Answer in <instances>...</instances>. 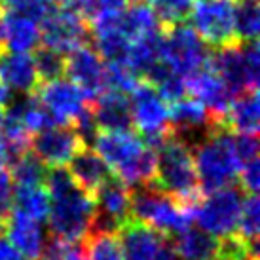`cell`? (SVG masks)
I'll use <instances>...</instances> for the list:
<instances>
[{
    "instance_id": "1",
    "label": "cell",
    "mask_w": 260,
    "mask_h": 260,
    "mask_svg": "<svg viewBox=\"0 0 260 260\" xmlns=\"http://www.w3.org/2000/svg\"><path fill=\"white\" fill-rule=\"evenodd\" d=\"M44 184L50 194V213L46 220L51 236L63 239L87 238L95 215L93 196L74 182L67 167H50Z\"/></svg>"
},
{
    "instance_id": "2",
    "label": "cell",
    "mask_w": 260,
    "mask_h": 260,
    "mask_svg": "<svg viewBox=\"0 0 260 260\" xmlns=\"http://www.w3.org/2000/svg\"><path fill=\"white\" fill-rule=\"evenodd\" d=\"M95 152L125 186L154 184L156 152L133 131H99L93 141Z\"/></svg>"
},
{
    "instance_id": "3",
    "label": "cell",
    "mask_w": 260,
    "mask_h": 260,
    "mask_svg": "<svg viewBox=\"0 0 260 260\" xmlns=\"http://www.w3.org/2000/svg\"><path fill=\"white\" fill-rule=\"evenodd\" d=\"M156 177L154 186L173 196L177 202L186 207H194L202 198V188L196 175L192 148L173 137L167 135L156 148Z\"/></svg>"
},
{
    "instance_id": "4",
    "label": "cell",
    "mask_w": 260,
    "mask_h": 260,
    "mask_svg": "<svg viewBox=\"0 0 260 260\" xmlns=\"http://www.w3.org/2000/svg\"><path fill=\"white\" fill-rule=\"evenodd\" d=\"M192 158L202 192L230 186L238 179L239 164L230 145V129L224 123L192 146Z\"/></svg>"
},
{
    "instance_id": "5",
    "label": "cell",
    "mask_w": 260,
    "mask_h": 260,
    "mask_svg": "<svg viewBox=\"0 0 260 260\" xmlns=\"http://www.w3.org/2000/svg\"><path fill=\"white\" fill-rule=\"evenodd\" d=\"M131 218L166 236H177L190 228L192 209L154 184L131 190Z\"/></svg>"
},
{
    "instance_id": "6",
    "label": "cell",
    "mask_w": 260,
    "mask_h": 260,
    "mask_svg": "<svg viewBox=\"0 0 260 260\" xmlns=\"http://www.w3.org/2000/svg\"><path fill=\"white\" fill-rule=\"evenodd\" d=\"M207 65L228 86L232 95L256 89L260 76V53L256 42H236L217 48Z\"/></svg>"
},
{
    "instance_id": "7",
    "label": "cell",
    "mask_w": 260,
    "mask_h": 260,
    "mask_svg": "<svg viewBox=\"0 0 260 260\" xmlns=\"http://www.w3.org/2000/svg\"><path fill=\"white\" fill-rule=\"evenodd\" d=\"M243 198V190L234 184L207 192V196L200 198L192 207V220L215 238L236 234Z\"/></svg>"
},
{
    "instance_id": "8",
    "label": "cell",
    "mask_w": 260,
    "mask_h": 260,
    "mask_svg": "<svg viewBox=\"0 0 260 260\" xmlns=\"http://www.w3.org/2000/svg\"><path fill=\"white\" fill-rule=\"evenodd\" d=\"M211 51L192 27L184 23L167 27L161 44V59L175 74L186 80L209 63Z\"/></svg>"
},
{
    "instance_id": "9",
    "label": "cell",
    "mask_w": 260,
    "mask_h": 260,
    "mask_svg": "<svg viewBox=\"0 0 260 260\" xmlns=\"http://www.w3.org/2000/svg\"><path fill=\"white\" fill-rule=\"evenodd\" d=\"M131 118L141 139L146 145L156 146L169 135V103L148 82H139L129 93Z\"/></svg>"
},
{
    "instance_id": "10",
    "label": "cell",
    "mask_w": 260,
    "mask_h": 260,
    "mask_svg": "<svg viewBox=\"0 0 260 260\" xmlns=\"http://www.w3.org/2000/svg\"><path fill=\"white\" fill-rule=\"evenodd\" d=\"M198 37L213 48L236 44L234 0H198L190 12Z\"/></svg>"
},
{
    "instance_id": "11",
    "label": "cell",
    "mask_w": 260,
    "mask_h": 260,
    "mask_svg": "<svg viewBox=\"0 0 260 260\" xmlns=\"http://www.w3.org/2000/svg\"><path fill=\"white\" fill-rule=\"evenodd\" d=\"M222 123L194 97H182L169 107V133L190 148Z\"/></svg>"
},
{
    "instance_id": "12",
    "label": "cell",
    "mask_w": 260,
    "mask_h": 260,
    "mask_svg": "<svg viewBox=\"0 0 260 260\" xmlns=\"http://www.w3.org/2000/svg\"><path fill=\"white\" fill-rule=\"evenodd\" d=\"M125 260H179L169 236L129 218L118 230Z\"/></svg>"
},
{
    "instance_id": "13",
    "label": "cell",
    "mask_w": 260,
    "mask_h": 260,
    "mask_svg": "<svg viewBox=\"0 0 260 260\" xmlns=\"http://www.w3.org/2000/svg\"><path fill=\"white\" fill-rule=\"evenodd\" d=\"M93 200L95 215L89 234L91 232L118 234V230L131 218V188L114 177H110L95 192Z\"/></svg>"
},
{
    "instance_id": "14",
    "label": "cell",
    "mask_w": 260,
    "mask_h": 260,
    "mask_svg": "<svg viewBox=\"0 0 260 260\" xmlns=\"http://www.w3.org/2000/svg\"><path fill=\"white\" fill-rule=\"evenodd\" d=\"M89 37V25L80 15L57 6L40 23V42L59 53H71L84 46Z\"/></svg>"
},
{
    "instance_id": "15",
    "label": "cell",
    "mask_w": 260,
    "mask_h": 260,
    "mask_svg": "<svg viewBox=\"0 0 260 260\" xmlns=\"http://www.w3.org/2000/svg\"><path fill=\"white\" fill-rule=\"evenodd\" d=\"M37 97L59 125H71L87 107V97L69 78H57L40 82Z\"/></svg>"
},
{
    "instance_id": "16",
    "label": "cell",
    "mask_w": 260,
    "mask_h": 260,
    "mask_svg": "<svg viewBox=\"0 0 260 260\" xmlns=\"http://www.w3.org/2000/svg\"><path fill=\"white\" fill-rule=\"evenodd\" d=\"M84 148L73 125H50L30 137V152L46 167H65Z\"/></svg>"
},
{
    "instance_id": "17",
    "label": "cell",
    "mask_w": 260,
    "mask_h": 260,
    "mask_svg": "<svg viewBox=\"0 0 260 260\" xmlns=\"http://www.w3.org/2000/svg\"><path fill=\"white\" fill-rule=\"evenodd\" d=\"M65 74L84 91L87 101H93L97 95L107 91V63L86 44L67 53Z\"/></svg>"
},
{
    "instance_id": "18",
    "label": "cell",
    "mask_w": 260,
    "mask_h": 260,
    "mask_svg": "<svg viewBox=\"0 0 260 260\" xmlns=\"http://www.w3.org/2000/svg\"><path fill=\"white\" fill-rule=\"evenodd\" d=\"M186 89L188 93L194 95V99L202 103L215 118L224 122V116H226V110L230 107L234 95L209 65L203 67L202 71L194 73L192 76H188Z\"/></svg>"
},
{
    "instance_id": "19",
    "label": "cell",
    "mask_w": 260,
    "mask_h": 260,
    "mask_svg": "<svg viewBox=\"0 0 260 260\" xmlns=\"http://www.w3.org/2000/svg\"><path fill=\"white\" fill-rule=\"evenodd\" d=\"M0 82L19 95H30L37 91L40 78H38L35 61L29 53L21 51H0Z\"/></svg>"
},
{
    "instance_id": "20",
    "label": "cell",
    "mask_w": 260,
    "mask_h": 260,
    "mask_svg": "<svg viewBox=\"0 0 260 260\" xmlns=\"http://www.w3.org/2000/svg\"><path fill=\"white\" fill-rule=\"evenodd\" d=\"M89 109L99 131H129L133 127L129 95L107 89L95 97Z\"/></svg>"
},
{
    "instance_id": "21",
    "label": "cell",
    "mask_w": 260,
    "mask_h": 260,
    "mask_svg": "<svg viewBox=\"0 0 260 260\" xmlns=\"http://www.w3.org/2000/svg\"><path fill=\"white\" fill-rule=\"evenodd\" d=\"M8 241L25 260H38L44 247V230L42 224L19 213H12L4 228Z\"/></svg>"
},
{
    "instance_id": "22",
    "label": "cell",
    "mask_w": 260,
    "mask_h": 260,
    "mask_svg": "<svg viewBox=\"0 0 260 260\" xmlns=\"http://www.w3.org/2000/svg\"><path fill=\"white\" fill-rule=\"evenodd\" d=\"M69 173L80 188H84L87 194L91 196L112 177V171L109 169V166L89 146H84L69 161Z\"/></svg>"
},
{
    "instance_id": "23",
    "label": "cell",
    "mask_w": 260,
    "mask_h": 260,
    "mask_svg": "<svg viewBox=\"0 0 260 260\" xmlns=\"http://www.w3.org/2000/svg\"><path fill=\"white\" fill-rule=\"evenodd\" d=\"M40 44V25L32 19L4 12L2 15V46L10 51L37 50Z\"/></svg>"
},
{
    "instance_id": "24",
    "label": "cell",
    "mask_w": 260,
    "mask_h": 260,
    "mask_svg": "<svg viewBox=\"0 0 260 260\" xmlns=\"http://www.w3.org/2000/svg\"><path fill=\"white\" fill-rule=\"evenodd\" d=\"M260 122L258 91L249 89L232 97L230 107L224 116V125L236 133H256Z\"/></svg>"
},
{
    "instance_id": "25",
    "label": "cell",
    "mask_w": 260,
    "mask_h": 260,
    "mask_svg": "<svg viewBox=\"0 0 260 260\" xmlns=\"http://www.w3.org/2000/svg\"><path fill=\"white\" fill-rule=\"evenodd\" d=\"M177 258L181 260H207L215 256L218 251V238L211 236L202 228H186L177 234L173 241Z\"/></svg>"
},
{
    "instance_id": "26",
    "label": "cell",
    "mask_w": 260,
    "mask_h": 260,
    "mask_svg": "<svg viewBox=\"0 0 260 260\" xmlns=\"http://www.w3.org/2000/svg\"><path fill=\"white\" fill-rule=\"evenodd\" d=\"M120 23H122V30L127 35L129 40L161 30V23L156 12L152 10L150 4H146L143 0H133L129 6L122 8Z\"/></svg>"
},
{
    "instance_id": "27",
    "label": "cell",
    "mask_w": 260,
    "mask_h": 260,
    "mask_svg": "<svg viewBox=\"0 0 260 260\" xmlns=\"http://www.w3.org/2000/svg\"><path fill=\"white\" fill-rule=\"evenodd\" d=\"M14 211L42 222L50 213V194L46 186H14Z\"/></svg>"
},
{
    "instance_id": "28",
    "label": "cell",
    "mask_w": 260,
    "mask_h": 260,
    "mask_svg": "<svg viewBox=\"0 0 260 260\" xmlns=\"http://www.w3.org/2000/svg\"><path fill=\"white\" fill-rule=\"evenodd\" d=\"M12 171H8L14 186H42L48 175V167L32 154L30 150L19 154L17 158L8 161Z\"/></svg>"
},
{
    "instance_id": "29",
    "label": "cell",
    "mask_w": 260,
    "mask_h": 260,
    "mask_svg": "<svg viewBox=\"0 0 260 260\" xmlns=\"http://www.w3.org/2000/svg\"><path fill=\"white\" fill-rule=\"evenodd\" d=\"M84 251H86V260H125L120 236L112 232L87 234Z\"/></svg>"
},
{
    "instance_id": "30",
    "label": "cell",
    "mask_w": 260,
    "mask_h": 260,
    "mask_svg": "<svg viewBox=\"0 0 260 260\" xmlns=\"http://www.w3.org/2000/svg\"><path fill=\"white\" fill-rule=\"evenodd\" d=\"M260 30V10L256 2L234 4V32L238 42H256Z\"/></svg>"
},
{
    "instance_id": "31",
    "label": "cell",
    "mask_w": 260,
    "mask_h": 260,
    "mask_svg": "<svg viewBox=\"0 0 260 260\" xmlns=\"http://www.w3.org/2000/svg\"><path fill=\"white\" fill-rule=\"evenodd\" d=\"M258 232H260V203L256 194H245L243 203H241V211H239L238 226H236V234L239 238L251 243V245H258Z\"/></svg>"
},
{
    "instance_id": "32",
    "label": "cell",
    "mask_w": 260,
    "mask_h": 260,
    "mask_svg": "<svg viewBox=\"0 0 260 260\" xmlns=\"http://www.w3.org/2000/svg\"><path fill=\"white\" fill-rule=\"evenodd\" d=\"M57 6L59 0H0V8H4V12L32 19L38 25Z\"/></svg>"
},
{
    "instance_id": "33",
    "label": "cell",
    "mask_w": 260,
    "mask_h": 260,
    "mask_svg": "<svg viewBox=\"0 0 260 260\" xmlns=\"http://www.w3.org/2000/svg\"><path fill=\"white\" fill-rule=\"evenodd\" d=\"M38 260H86V251L82 239H63L51 236L48 243H44Z\"/></svg>"
},
{
    "instance_id": "34",
    "label": "cell",
    "mask_w": 260,
    "mask_h": 260,
    "mask_svg": "<svg viewBox=\"0 0 260 260\" xmlns=\"http://www.w3.org/2000/svg\"><path fill=\"white\" fill-rule=\"evenodd\" d=\"M161 27H173L190 17L196 0H150Z\"/></svg>"
},
{
    "instance_id": "35",
    "label": "cell",
    "mask_w": 260,
    "mask_h": 260,
    "mask_svg": "<svg viewBox=\"0 0 260 260\" xmlns=\"http://www.w3.org/2000/svg\"><path fill=\"white\" fill-rule=\"evenodd\" d=\"M35 67L40 82H50V80H57L61 76H65V55L59 53L50 48H38L35 53Z\"/></svg>"
},
{
    "instance_id": "36",
    "label": "cell",
    "mask_w": 260,
    "mask_h": 260,
    "mask_svg": "<svg viewBox=\"0 0 260 260\" xmlns=\"http://www.w3.org/2000/svg\"><path fill=\"white\" fill-rule=\"evenodd\" d=\"M230 145L239 167L258 158V139L256 133H236L230 131Z\"/></svg>"
},
{
    "instance_id": "37",
    "label": "cell",
    "mask_w": 260,
    "mask_h": 260,
    "mask_svg": "<svg viewBox=\"0 0 260 260\" xmlns=\"http://www.w3.org/2000/svg\"><path fill=\"white\" fill-rule=\"evenodd\" d=\"M12 213H14V181L4 169L0 171V232H4Z\"/></svg>"
},
{
    "instance_id": "38",
    "label": "cell",
    "mask_w": 260,
    "mask_h": 260,
    "mask_svg": "<svg viewBox=\"0 0 260 260\" xmlns=\"http://www.w3.org/2000/svg\"><path fill=\"white\" fill-rule=\"evenodd\" d=\"M241 190H245V194H258L260 188V164L258 158L253 161H247L239 167L238 171Z\"/></svg>"
},
{
    "instance_id": "39",
    "label": "cell",
    "mask_w": 260,
    "mask_h": 260,
    "mask_svg": "<svg viewBox=\"0 0 260 260\" xmlns=\"http://www.w3.org/2000/svg\"><path fill=\"white\" fill-rule=\"evenodd\" d=\"M0 260H25L21 254L15 251L14 245L8 241L4 232H0Z\"/></svg>"
},
{
    "instance_id": "40",
    "label": "cell",
    "mask_w": 260,
    "mask_h": 260,
    "mask_svg": "<svg viewBox=\"0 0 260 260\" xmlns=\"http://www.w3.org/2000/svg\"><path fill=\"white\" fill-rule=\"evenodd\" d=\"M97 2V12L99 10H122L125 8L127 0H95Z\"/></svg>"
},
{
    "instance_id": "41",
    "label": "cell",
    "mask_w": 260,
    "mask_h": 260,
    "mask_svg": "<svg viewBox=\"0 0 260 260\" xmlns=\"http://www.w3.org/2000/svg\"><path fill=\"white\" fill-rule=\"evenodd\" d=\"M10 99H12V91L0 82V107H6L8 103H10Z\"/></svg>"
},
{
    "instance_id": "42",
    "label": "cell",
    "mask_w": 260,
    "mask_h": 260,
    "mask_svg": "<svg viewBox=\"0 0 260 260\" xmlns=\"http://www.w3.org/2000/svg\"><path fill=\"white\" fill-rule=\"evenodd\" d=\"M6 166H8V152L4 148V145L0 143V171H4Z\"/></svg>"
},
{
    "instance_id": "43",
    "label": "cell",
    "mask_w": 260,
    "mask_h": 260,
    "mask_svg": "<svg viewBox=\"0 0 260 260\" xmlns=\"http://www.w3.org/2000/svg\"><path fill=\"white\" fill-rule=\"evenodd\" d=\"M207 260H230V258H226V256H220V254H215V256H211V258Z\"/></svg>"
},
{
    "instance_id": "44",
    "label": "cell",
    "mask_w": 260,
    "mask_h": 260,
    "mask_svg": "<svg viewBox=\"0 0 260 260\" xmlns=\"http://www.w3.org/2000/svg\"><path fill=\"white\" fill-rule=\"evenodd\" d=\"M2 122H4V107H0V127H2Z\"/></svg>"
},
{
    "instance_id": "45",
    "label": "cell",
    "mask_w": 260,
    "mask_h": 260,
    "mask_svg": "<svg viewBox=\"0 0 260 260\" xmlns=\"http://www.w3.org/2000/svg\"><path fill=\"white\" fill-rule=\"evenodd\" d=\"M0 44H2V15H0Z\"/></svg>"
},
{
    "instance_id": "46",
    "label": "cell",
    "mask_w": 260,
    "mask_h": 260,
    "mask_svg": "<svg viewBox=\"0 0 260 260\" xmlns=\"http://www.w3.org/2000/svg\"><path fill=\"white\" fill-rule=\"evenodd\" d=\"M238 2H256V0H238Z\"/></svg>"
}]
</instances>
